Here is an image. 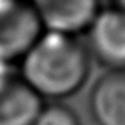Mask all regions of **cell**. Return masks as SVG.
<instances>
[{"mask_svg":"<svg viewBox=\"0 0 125 125\" xmlns=\"http://www.w3.org/2000/svg\"><path fill=\"white\" fill-rule=\"evenodd\" d=\"M89 69V51L76 37L44 31L23 55L20 75L40 98H64L83 87Z\"/></svg>","mask_w":125,"mask_h":125,"instance_id":"6da1fadb","label":"cell"},{"mask_svg":"<svg viewBox=\"0 0 125 125\" xmlns=\"http://www.w3.org/2000/svg\"><path fill=\"white\" fill-rule=\"evenodd\" d=\"M44 32L31 0H0V60L23 58Z\"/></svg>","mask_w":125,"mask_h":125,"instance_id":"7a4b0ae2","label":"cell"},{"mask_svg":"<svg viewBox=\"0 0 125 125\" xmlns=\"http://www.w3.org/2000/svg\"><path fill=\"white\" fill-rule=\"evenodd\" d=\"M89 47L98 61L116 72H125V12L101 9L87 28Z\"/></svg>","mask_w":125,"mask_h":125,"instance_id":"3957f363","label":"cell"},{"mask_svg":"<svg viewBox=\"0 0 125 125\" xmlns=\"http://www.w3.org/2000/svg\"><path fill=\"white\" fill-rule=\"evenodd\" d=\"M44 31L76 35L95 20L99 0H31Z\"/></svg>","mask_w":125,"mask_h":125,"instance_id":"277c9868","label":"cell"},{"mask_svg":"<svg viewBox=\"0 0 125 125\" xmlns=\"http://www.w3.org/2000/svg\"><path fill=\"white\" fill-rule=\"evenodd\" d=\"M41 107V98L20 73L0 75V125H32Z\"/></svg>","mask_w":125,"mask_h":125,"instance_id":"5b68a950","label":"cell"},{"mask_svg":"<svg viewBox=\"0 0 125 125\" xmlns=\"http://www.w3.org/2000/svg\"><path fill=\"white\" fill-rule=\"evenodd\" d=\"M90 108L99 125H125V72L111 70L98 81Z\"/></svg>","mask_w":125,"mask_h":125,"instance_id":"8992f818","label":"cell"},{"mask_svg":"<svg viewBox=\"0 0 125 125\" xmlns=\"http://www.w3.org/2000/svg\"><path fill=\"white\" fill-rule=\"evenodd\" d=\"M32 125H79L76 113L61 104L41 107Z\"/></svg>","mask_w":125,"mask_h":125,"instance_id":"52a82bcc","label":"cell"},{"mask_svg":"<svg viewBox=\"0 0 125 125\" xmlns=\"http://www.w3.org/2000/svg\"><path fill=\"white\" fill-rule=\"evenodd\" d=\"M6 64H8V62H5V61H2V60H0V75H2V73H5L6 70H8V67H6Z\"/></svg>","mask_w":125,"mask_h":125,"instance_id":"ba28073f","label":"cell"},{"mask_svg":"<svg viewBox=\"0 0 125 125\" xmlns=\"http://www.w3.org/2000/svg\"><path fill=\"white\" fill-rule=\"evenodd\" d=\"M116 3H117L116 8H119V9H122L125 12V0H116Z\"/></svg>","mask_w":125,"mask_h":125,"instance_id":"9c48e42d","label":"cell"}]
</instances>
